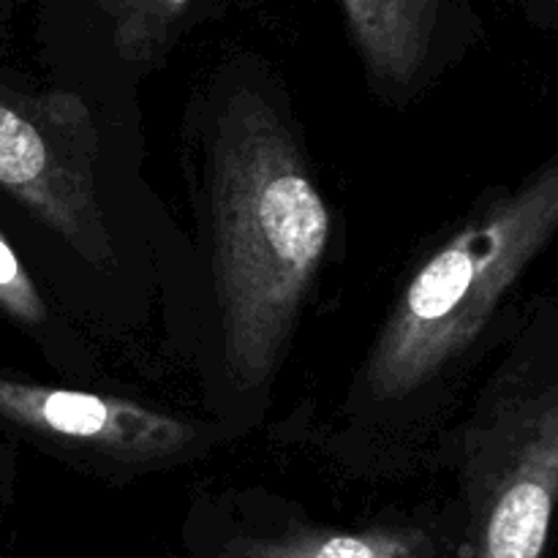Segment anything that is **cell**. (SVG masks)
Returning <instances> with one entry per match:
<instances>
[{"label": "cell", "instance_id": "obj_7", "mask_svg": "<svg viewBox=\"0 0 558 558\" xmlns=\"http://www.w3.org/2000/svg\"><path fill=\"white\" fill-rule=\"evenodd\" d=\"M101 31L109 52L125 65L147 69L172 47L199 0H76Z\"/></svg>", "mask_w": 558, "mask_h": 558}, {"label": "cell", "instance_id": "obj_2", "mask_svg": "<svg viewBox=\"0 0 558 558\" xmlns=\"http://www.w3.org/2000/svg\"><path fill=\"white\" fill-rule=\"evenodd\" d=\"M556 229L558 156L463 223L414 272L371 352L368 396L398 401L434 379L480 336Z\"/></svg>", "mask_w": 558, "mask_h": 558}, {"label": "cell", "instance_id": "obj_5", "mask_svg": "<svg viewBox=\"0 0 558 558\" xmlns=\"http://www.w3.org/2000/svg\"><path fill=\"white\" fill-rule=\"evenodd\" d=\"M488 488L480 558H543L558 501V392L523 414Z\"/></svg>", "mask_w": 558, "mask_h": 558}, {"label": "cell", "instance_id": "obj_3", "mask_svg": "<svg viewBox=\"0 0 558 558\" xmlns=\"http://www.w3.org/2000/svg\"><path fill=\"white\" fill-rule=\"evenodd\" d=\"M98 136L76 93L0 85V189L98 270L114 248L96 199Z\"/></svg>", "mask_w": 558, "mask_h": 558}, {"label": "cell", "instance_id": "obj_9", "mask_svg": "<svg viewBox=\"0 0 558 558\" xmlns=\"http://www.w3.org/2000/svg\"><path fill=\"white\" fill-rule=\"evenodd\" d=\"M0 308L11 319L31 327L44 325V319H47V305H44L36 283L27 276L20 256L3 238V232H0Z\"/></svg>", "mask_w": 558, "mask_h": 558}, {"label": "cell", "instance_id": "obj_4", "mask_svg": "<svg viewBox=\"0 0 558 558\" xmlns=\"http://www.w3.org/2000/svg\"><path fill=\"white\" fill-rule=\"evenodd\" d=\"M0 417L52 439L93 447L114 458H167L196 439L194 425L134 401L63 387L25 385L0 376Z\"/></svg>", "mask_w": 558, "mask_h": 558}, {"label": "cell", "instance_id": "obj_6", "mask_svg": "<svg viewBox=\"0 0 558 558\" xmlns=\"http://www.w3.org/2000/svg\"><path fill=\"white\" fill-rule=\"evenodd\" d=\"M368 74L387 90H407L430 69L456 0H338Z\"/></svg>", "mask_w": 558, "mask_h": 558}, {"label": "cell", "instance_id": "obj_1", "mask_svg": "<svg viewBox=\"0 0 558 558\" xmlns=\"http://www.w3.org/2000/svg\"><path fill=\"white\" fill-rule=\"evenodd\" d=\"M213 267L223 357L240 387L276 371L330 240V213L276 109L238 90L210 153Z\"/></svg>", "mask_w": 558, "mask_h": 558}, {"label": "cell", "instance_id": "obj_8", "mask_svg": "<svg viewBox=\"0 0 558 558\" xmlns=\"http://www.w3.org/2000/svg\"><path fill=\"white\" fill-rule=\"evenodd\" d=\"M223 558H434L425 534L412 529L298 532L278 539H240Z\"/></svg>", "mask_w": 558, "mask_h": 558}, {"label": "cell", "instance_id": "obj_10", "mask_svg": "<svg viewBox=\"0 0 558 558\" xmlns=\"http://www.w3.org/2000/svg\"><path fill=\"white\" fill-rule=\"evenodd\" d=\"M548 3H550V5H554V9L558 11V0H548Z\"/></svg>", "mask_w": 558, "mask_h": 558}]
</instances>
